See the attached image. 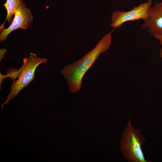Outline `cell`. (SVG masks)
<instances>
[{"mask_svg": "<svg viewBox=\"0 0 162 162\" xmlns=\"http://www.w3.org/2000/svg\"><path fill=\"white\" fill-rule=\"evenodd\" d=\"M114 29L104 35L94 48L82 58L62 70L61 74L66 79L70 92L75 93L80 90L84 74L93 66L99 56L110 47L112 34Z\"/></svg>", "mask_w": 162, "mask_h": 162, "instance_id": "1", "label": "cell"}, {"mask_svg": "<svg viewBox=\"0 0 162 162\" xmlns=\"http://www.w3.org/2000/svg\"><path fill=\"white\" fill-rule=\"evenodd\" d=\"M145 140L140 130L133 126L130 116L120 141V148L124 159L129 162H150L146 159L142 148Z\"/></svg>", "mask_w": 162, "mask_h": 162, "instance_id": "2", "label": "cell"}, {"mask_svg": "<svg viewBox=\"0 0 162 162\" xmlns=\"http://www.w3.org/2000/svg\"><path fill=\"white\" fill-rule=\"evenodd\" d=\"M47 60L46 58L38 57L35 54L32 52L30 53L29 57L23 59V64L19 70V74L18 79L13 82L7 99L2 105V108L35 79L36 68L42 63H47Z\"/></svg>", "mask_w": 162, "mask_h": 162, "instance_id": "3", "label": "cell"}, {"mask_svg": "<svg viewBox=\"0 0 162 162\" xmlns=\"http://www.w3.org/2000/svg\"><path fill=\"white\" fill-rule=\"evenodd\" d=\"M152 4V0H148L138 6H134L133 9L129 11H117L113 12L112 16L110 26L115 29L120 27L127 22L140 19L145 20L148 16Z\"/></svg>", "mask_w": 162, "mask_h": 162, "instance_id": "4", "label": "cell"}, {"mask_svg": "<svg viewBox=\"0 0 162 162\" xmlns=\"http://www.w3.org/2000/svg\"><path fill=\"white\" fill-rule=\"evenodd\" d=\"M33 20L32 14L27 8L24 2L22 3L16 10L14 17L9 26L7 28L1 30L0 41L5 40L8 35L12 31L17 29H27Z\"/></svg>", "mask_w": 162, "mask_h": 162, "instance_id": "5", "label": "cell"}, {"mask_svg": "<svg viewBox=\"0 0 162 162\" xmlns=\"http://www.w3.org/2000/svg\"><path fill=\"white\" fill-rule=\"evenodd\" d=\"M142 29L147 28L151 35H162V6L156 2L151 8L147 19L141 26Z\"/></svg>", "mask_w": 162, "mask_h": 162, "instance_id": "6", "label": "cell"}, {"mask_svg": "<svg viewBox=\"0 0 162 162\" xmlns=\"http://www.w3.org/2000/svg\"><path fill=\"white\" fill-rule=\"evenodd\" d=\"M22 1V0H7L6 2L3 4L7 13L5 21L0 26V31L4 28V23L6 20L9 23H11L12 16L14 15L16 10Z\"/></svg>", "mask_w": 162, "mask_h": 162, "instance_id": "7", "label": "cell"}, {"mask_svg": "<svg viewBox=\"0 0 162 162\" xmlns=\"http://www.w3.org/2000/svg\"><path fill=\"white\" fill-rule=\"evenodd\" d=\"M7 74L3 75L0 73V90L2 88V84L3 80L7 77H9L11 78L13 80V82L15 81L16 78H18L19 74V72L16 69L14 68H10L6 71Z\"/></svg>", "mask_w": 162, "mask_h": 162, "instance_id": "8", "label": "cell"}, {"mask_svg": "<svg viewBox=\"0 0 162 162\" xmlns=\"http://www.w3.org/2000/svg\"><path fill=\"white\" fill-rule=\"evenodd\" d=\"M7 50L5 49L2 48L0 50V61H1L3 58L4 57L5 53L7 52Z\"/></svg>", "mask_w": 162, "mask_h": 162, "instance_id": "9", "label": "cell"}, {"mask_svg": "<svg viewBox=\"0 0 162 162\" xmlns=\"http://www.w3.org/2000/svg\"><path fill=\"white\" fill-rule=\"evenodd\" d=\"M154 36L159 40L160 44L162 47V35H155Z\"/></svg>", "mask_w": 162, "mask_h": 162, "instance_id": "10", "label": "cell"}, {"mask_svg": "<svg viewBox=\"0 0 162 162\" xmlns=\"http://www.w3.org/2000/svg\"><path fill=\"white\" fill-rule=\"evenodd\" d=\"M160 57L162 58V47H161L160 49Z\"/></svg>", "mask_w": 162, "mask_h": 162, "instance_id": "11", "label": "cell"}, {"mask_svg": "<svg viewBox=\"0 0 162 162\" xmlns=\"http://www.w3.org/2000/svg\"><path fill=\"white\" fill-rule=\"evenodd\" d=\"M159 4L160 5L162 6V2L160 3H159Z\"/></svg>", "mask_w": 162, "mask_h": 162, "instance_id": "12", "label": "cell"}]
</instances>
